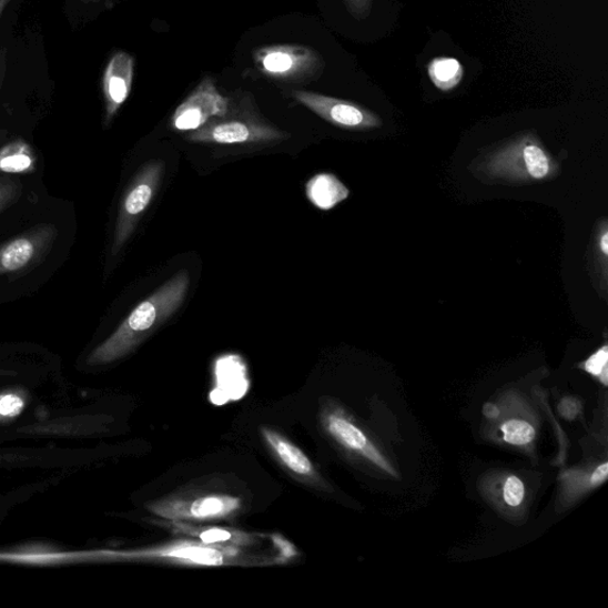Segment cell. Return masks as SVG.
Returning <instances> with one entry per match:
<instances>
[{"label":"cell","instance_id":"cell-1","mask_svg":"<svg viewBox=\"0 0 608 608\" xmlns=\"http://www.w3.org/2000/svg\"><path fill=\"white\" fill-rule=\"evenodd\" d=\"M190 284L191 276L188 270H182L166 281L131 312L107 342L91 353L89 364H110L138 348L152 332L180 310L188 296Z\"/></svg>","mask_w":608,"mask_h":608},{"label":"cell","instance_id":"cell-2","mask_svg":"<svg viewBox=\"0 0 608 608\" xmlns=\"http://www.w3.org/2000/svg\"><path fill=\"white\" fill-rule=\"evenodd\" d=\"M163 172V162H151L142 169L130 184L122 201L120 213H118L112 246L113 255H116L126 244L134 229H136L141 215L150 206L151 201L154 200Z\"/></svg>","mask_w":608,"mask_h":608},{"label":"cell","instance_id":"cell-3","mask_svg":"<svg viewBox=\"0 0 608 608\" xmlns=\"http://www.w3.org/2000/svg\"><path fill=\"white\" fill-rule=\"evenodd\" d=\"M255 61L263 75L277 80L310 79L324 70V61L314 49L297 44L263 47Z\"/></svg>","mask_w":608,"mask_h":608},{"label":"cell","instance_id":"cell-4","mask_svg":"<svg viewBox=\"0 0 608 608\" xmlns=\"http://www.w3.org/2000/svg\"><path fill=\"white\" fill-rule=\"evenodd\" d=\"M239 497L211 495L195 499H166L146 505L154 515L165 520L205 521L224 519L242 509Z\"/></svg>","mask_w":608,"mask_h":608},{"label":"cell","instance_id":"cell-5","mask_svg":"<svg viewBox=\"0 0 608 608\" xmlns=\"http://www.w3.org/2000/svg\"><path fill=\"white\" fill-rule=\"evenodd\" d=\"M229 99L216 90L212 78H206L176 109L172 124L178 131H196L214 118L222 120L229 113Z\"/></svg>","mask_w":608,"mask_h":608},{"label":"cell","instance_id":"cell-6","mask_svg":"<svg viewBox=\"0 0 608 608\" xmlns=\"http://www.w3.org/2000/svg\"><path fill=\"white\" fill-rule=\"evenodd\" d=\"M293 97L326 122L348 130H367L381 125L379 118L349 101L306 91H294Z\"/></svg>","mask_w":608,"mask_h":608},{"label":"cell","instance_id":"cell-7","mask_svg":"<svg viewBox=\"0 0 608 608\" xmlns=\"http://www.w3.org/2000/svg\"><path fill=\"white\" fill-rule=\"evenodd\" d=\"M285 133L252 120L210 122L192 131L188 140L195 143L247 144L284 140Z\"/></svg>","mask_w":608,"mask_h":608},{"label":"cell","instance_id":"cell-8","mask_svg":"<svg viewBox=\"0 0 608 608\" xmlns=\"http://www.w3.org/2000/svg\"><path fill=\"white\" fill-rule=\"evenodd\" d=\"M57 235L54 225H42L0 246V275L19 273L38 263L53 246Z\"/></svg>","mask_w":608,"mask_h":608},{"label":"cell","instance_id":"cell-9","mask_svg":"<svg viewBox=\"0 0 608 608\" xmlns=\"http://www.w3.org/2000/svg\"><path fill=\"white\" fill-rule=\"evenodd\" d=\"M323 425L326 432L343 447L359 453L392 475L395 472L386 464L377 448L368 442L367 436L341 411H330L323 415Z\"/></svg>","mask_w":608,"mask_h":608},{"label":"cell","instance_id":"cell-10","mask_svg":"<svg viewBox=\"0 0 608 608\" xmlns=\"http://www.w3.org/2000/svg\"><path fill=\"white\" fill-rule=\"evenodd\" d=\"M134 74V59L125 53H115L107 65L103 92L107 105V123L121 110L128 100Z\"/></svg>","mask_w":608,"mask_h":608},{"label":"cell","instance_id":"cell-11","mask_svg":"<svg viewBox=\"0 0 608 608\" xmlns=\"http://www.w3.org/2000/svg\"><path fill=\"white\" fill-rule=\"evenodd\" d=\"M261 433L264 443L284 468L297 478L310 482L317 480L318 476L314 464L288 437L267 427L261 428Z\"/></svg>","mask_w":608,"mask_h":608},{"label":"cell","instance_id":"cell-12","mask_svg":"<svg viewBox=\"0 0 608 608\" xmlns=\"http://www.w3.org/2000/svg\"><path fill=\"white\" fill-rule=\"evenodd\" d=\"M216 387L211 394L214 404L222 405L229 401H239L249 388L246 366L239 356H224L215 363Z\"/></svg>","mask_w":608,"mask_h":608},{"label":"cell","instance_id":"cell-13","mask_svg":"<svg viewBox=\"0 0 608 608\" xmlns=\"http://www.w3.org/2000/svg\"><path fill=\"white\" fill-rule=\"evenodd\" d=\"M164 527L172 529L175 534H183L211 546H239L247 547L256 544V535L241 530H233L217 527H193L185 521H163Z\"/></svg>","mask_w":608,"mask_h":608},{"label":"cell","instance_id":"cell-14","mask_svg":"<svg viewBox=\"0 0 608 608\" xmlns=\"http://www.w3.org/2000/svg\"><path fill=\"white\" fill-rule=\"evenodd\" d=\"M307 197L318 210L330 211L346 200L349 191L332 174H318L308 181Z\"/></svg>","mask_w":608,"mask_h":608},{"label":"cell","instance_id":"cell-15","mask_svg":"<svg viewBox=\"0 0 608 608\" xmlns=\"http://www.w3.org/2000/svg\"><path fill=\"white\" fill-rule=\"evenodd\" d=\"M36 168L30 146L23 141H16L0 150V172L21 174Z\"/></svg>","mask_w":608,"mask_h":608},{"label":"cell","instance_id":"cell-16","mask_svg":"<svg viewBox=\"0 0 608 608\" xmlns=\"http://www.w3.org/2000/svg\"><path fill=\"white\" fill-rule=\"evenodd\" d=\"M429 77L438 90L452 91L463 80L464 70L458 60L453 58H437L428 65Z\"/></svg>","mask_w":608,"mask_h":608},{"label":"cell","instance_id":"cell-17","mask_svg":"<svg viewBox=\"0 0 608 608\" xmlns=\"http://www.w3.org/2000/svg\"><path fill=\"white\" fill-rule=\"evenodd\" d=\"M523 163L527 174L534 180L546 179L550 173V160L547 152L535 143H527L521 148Z\"/></svg>","mask_w":608,"mask_h":608},{"label":"cell","instance_id":"cell-18","mask_svg":"<svg viewBox=\"0 0 608 608\" xmlns=\"http://www.w3.org/2000/svg\"><path fill=\"white\" fill-rule=\"evenodd\" d=\"M504 440L515 446H526L533 443L535 429L526 420L511 419L501 426Z\"/></svg>","mask_w":608,"mask_h":608},{"label":"cell","instance_id":"cell-19","mask_svg":"<svg viewBox=\"0 0 608 608\" xmlns=\"http://www.w3.org/2000/svg\"><path fill=\"white\" fill-rule=\"evenodd\" d=\"M607 363H608V348L604 346L596 352L594 356H590L585 363V369L588 374L599 377L604 385H607Z\"/></svg>","mask_w":608,"mask_h":608},{"label":"cell","instance_id":"cell-20","mask_svg":"<svg viewBox=\"0 0 608 608\" xmlns=\"http://www.w3.org/2000/svg\"><path fill=\"white\" fill-rule=\"evenodd\" d=\"M24 408V399L19 394L0 395V420L20 415Z\"/></svg>","mask_w":608,"mask_h":608},{"label":"cell","instance_id":"cell-21","mask_svg":"<svg viewBox=\"0 0 608 608\" xmlns=\"http://www.w3.org/2000/svg\"><path fill=\"white\" fill-rule=\"evenodd\" d=\"M22 185L9 178H0V213L21 196Z\"/></svg>","mask_w":608,"mask_h":608},{"label":"cell","instance_id":"cell-22","mask_svg":"<svg viewBox=\"0 0 608 608\" xmlns=\"http://www.w3.org/2000/svg\"><path fill=\"white\" fill-rule=\"evenodd\" d=\"M525 484L517 477H509L504 486V499L510 506H518L525 499Z\"/></svg>","mask_w":608,"mask_h":608},{"label":"cell","instance_id":"cell-23","mask_svg":"<svg viewBox=\"0 0 608 608\" xmlns=\"http://www.w3.org/2000/svg\"><path fill=\"white\" fill-rule=\"evenodd\" d=\"M348 11L356 17L357 20H364L369 14L373 0H345Z\"/></svg>","mask_w":608,"mask_h":608},{"label":"cell","instance_id":"cell-24","mask_svg":"<svg viewBox=\"0 0 608 608\" xmlns=\"http://www.w3.org/2000/svg\"><path fill=\"white\" fill-rule=\"evenodd\" d=\"M608 475V464L605 463L600 465L594 473L592 478H590V482H592L594 485H600L604 483Z\"/></svg>","mask_w":608,"mask_h":608},{"label":"cell","instance_id":"cell-25","mask_svg":"<svg viewBox=\"0 0 608 608\" xmlns=\"http://www.w3.org/2000/svg\"><path fill=\"white\" fill-rule=\"evenodd\" d=\"M560 412L568 418H572L578 413L577 405L574 404L571 401H564V403L560 405Z\"/></svg>","mask_w":608,"mask_h":608},{"label":"cell","instance_id":"cell-26","mask_svg":"<svg viewBox=\"0 0 608 608\" xmlns=\"http://www.w3.org/2000/svg\"><path fill=\"white\" fill-rule=\"evenodd\" d=\"M484 414L488 418H497L499 415V409L496 407V405L487 403L484 407Z\"/></svg>","mask_w":608,"mask_h":608},{"label":"cell","instance_id":"cell-27","mask_svg":"<svg viewBox=\"0 0 608 608\" xmlns=\"http://www.w3.org/2000/svg\"><path fill=\"white\" fill-rule=\"evenodd\" d=\"M4 74H6V58L3 53H0V90H2Z\"/></svg>","mask_w":608,"mask_h":608},{"label":"cell","instance_id":"cell-28","mask_svg":"<svg viewBox=\"0 0 608 608\" xmlns=\"http://www.w3.org/2000/svg\"><path fill=\"white\" fill-rule=\"evenodd\" d=\"M600 249L605 256L608 255V233L605 231L600 239Z\"/></svg>","mask_w":608,"mask_h":608},{"label":"cell","instance_id":"cell-29","mask_svg":"<svg viewBox=\"0 0 608 608\" xmlns=\"http://www.w3.org/2000/svg\"><path fill=\"white\" fill-rule=\"evenodd\" d=\"M11 2V0H0V14H2L6 7Z\"/></svg>","mask_w":608,"mask_h":608},{"label":"cell","instance_id":"cell-30","mask_svg":"<svg viewBox=\"0 0 608 608\" xmlns=\"http://www.w3.org/2000/svg\"><path fill=\"white\" fill-rule=\"evenodd\" d=\"M83 2L90 3L93 2V0H83Z\"/></svg>","mask_w":608,"mask_h":608}]
</instances>
